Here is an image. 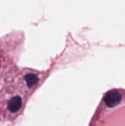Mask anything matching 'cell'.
<instances>
[{
    "instance_id": "cell-3",
    "label": "cell",
    "mask_w": 125,
    "mask_h": 126,
    "mask_svg": "<svg viewBox=\"0 0 125 126\" xmlns=\"http://www.w3.org/2000/svg\"><path fill=\"white\" fill-rule=\"evenodd\" d=\"M25 80L27 83V86L29 87H32L38 83V78L34 74H28L25 76Z\"/></svg>"
},
{
    "instance_id": "cell-4",
    "label": "cell",
    "mask_w": 125,
    "mask_h": 126,
    "mask_svg": "<svg viewBox=\"0 0 125 126\" xmlns=\"http://www.w3.org/2000/svg\"><path fill=\"white\" fill-rule=\"evenodd\" d=\"M0 67H1V63H0Z\"/></svg>"
},
{
    "instance_id": "cell-2",
    "label": "cell",
    "mask_w": 125,
    "mask_h": 126,
    "mask_svg": "<svg viewBox=\"0 0 125 126\" xmlns=\"http://www.w3.org/2000/svg\"><path fill=\"white\" fill-rule=\"evenodd\" d=\"M21 103H22V101H21V97L15 96V97L11 98L10 100V101L8 102V105H7L8 109L13 113L17 112L21 109Z\"/></svg>"
},
{
    "instance_id": "cell-1",
    "label": "cell",
    "mask_w": 125,
    "mask_h": 126,
    "mask_svg": "<svg viewBox=\"0 0 125 126\" xmlns=\"http://www.w3.org/2000/svg\"><path fill=\"white\" fill-rule=\"evenodd\" d=\"M102 102L106 109L105 126H125V90L108 92Z\"/></svg>"
}]
</instances>
